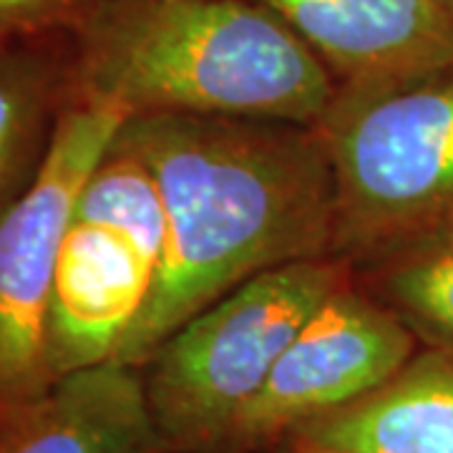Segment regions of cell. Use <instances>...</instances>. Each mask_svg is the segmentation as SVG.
Segmentation results:
<instances>
[{
	"label": "cell",
	"mask_w": 453,
	"mask_h": 453,
	"mask_svg": "<svg viewBox=\"0 0 453 453\" xmlns=\"http://www.w3.org/2000/svg\"><path fill=\"white\" fill-rule=\"evenodd\" d=\"M288 453H453V353L418 348L348 408L297 428Z\"/></svg>",
	"instance_id": "30bf717a"
},
{
	"label": "cell",
	"mask_w": 453,
	"mask_h": 453,
	"mask_svg": "<svg viewBox=\"0 0 453 453\" xmlns=\"http://www.w3.org/2000/svg\"><path fill=\"white\" fill-rule=\"evenodd\" d=\"M350 267L453 225V64L418 79L340 86L320 121Z\"/></svg>",
	"instance_id": "277c9868"
},
{
	"label": "cell",
	"mask_w": 453,
	"mask_h": 453,
	"mask_svg": "<svg viewBox=\"0 0 453 453\" xmlns=\"http://www.w3.org/2000/svg\"><path fill=\"white\" fill-rule=\"evenodd\" d=\"M164 250L166 219L157 179L119 129L65 226L46 325L53 380L119 363L157 288Z\"/></svg>",
	"instance_id": "5b68a950"
},
{
	"label": "cell",
	"mask_w": 453,
	"mask_h": 453,
	"mask_svg": "<svg viewBox=\"0 0 453 453\" xmlns=\"http://www.w3.org/2000/svg\"><path fill=\"white\" fill-rule=\"evenodd\" d=\"M129 113L73 91L31 184L0 211V421L56 383L46 325L65 226L91 169Z\"/></svg>",
	"instance_id": "8992f818"
},
{
	"label": "cell",
	"mask_w": 453,
	"mask_h": 453,
	"mask_svg": "<svg viewBox=\"0 0 453 453\" xmlns=\"http://www.w3.org/2000/svg\"><path fill=\"white\" fill-rule=\"evenodd\" d=\"M96 8V0H0V46L38 41L64 28L83 31Z\"/></svg>",
	"instance_id": "4fadbf2b"
},
{
	"label": "cell",
	"mask_w": 453,
	"mask_h": 453,
	"mask_svg": "<svg viewBox=\"0 0 453 453\" xmlns=\"http://www.w3.org/2000/svg\"><path fill=\"white\" fill-rule=\"evenodd\" d=\"M76 88L131 116L187 113L320 127L327 65L255 0H106L83 26Z\"/></svg>",
	"instance_id": "7a4b0ae2"
},
{
	"label": "cell",
	"mask_w": 453,
	"mask_h": 453,
	"mask_svg": "<svg viewBox=\"0 0 453 453\" xmlns=\"http://www.w3.org/2000/svg\"><path fill=\"white\" fill-rule=\"evenodd\" d=\"M353 277L342 257L250 277L181 323L139 368L166 453H222L297 330Z\"/></svg>",
	"instance_id": "3957f363"
},
{
	"label": "cell",
	"mask_w": 453,
	"mask_h": 453,
	"mask_svg": "<svg viewBox=\"0 0 453 453\" xmlns=\"http://www.w3.org/2000/svg\"><path fill=\"white\" fill-rule=\"evenodd\" d=\"M0 453H166L139 368L104 363L58 378L0 421Z\"/></svg>",
	"instance_id": "9c48e42d"
},
{
	"label": "cell",
	"mask_w": 453,
	"mask_h": 453,
	"mask_svg": "<svg viewBox=\"0 0 453 453\" xmlns=\"http://www.w3.org/2000/svg\"><path fill=\"white\" fill-rule=\"evenodd\" d=\"M73 91L76 58L38 41L0 46V211L35 177Z\"/></svg>",
	"instance_id": "8fae6325"
},
{
	"label": "cell",
	"mask_w": 453,
	"mask_h": 453,
	"mask_svg": "<svg viewBox=\"0 0 453 453\" xmlns=\"http://www.w3.org/2000/svg\"><path fill=\"white\" fill-rule=\"evenodd\" d=\"M418 348L401 318L350 277L297 330L222 453L285 446L297 428L380 388Z\"/></svg>",
	"instance_id": "52a82bcc"
},
{
	"label": "cell",
	"mask_w": 453,
	"mask_h": 453,
	"mask_svg": "<svg viewBox=\"0 0 453 453\" xmlns=\"http://www.w3.org/2000/svg\"><path fill=\"white\" fill-rule=\"evenodd\" d=\"M121 131L157 179L166 219L159 280L121 365L142 368L179 325L250 277L335 257V179L318 127L149 113Z\"/></svg>",
	"instance_id": "6da1fadb"
},
{
	"label": "cell",
	"mask_w": 453,
	"mask_h": 453,
	"mask_svg": "<svg viewBox=\"0 0 453 453\" xmlns=\"http://www.w3.org/2000/svg\"><path fill=\"white\" fill-rule=\"evenodd\" d=\"M434 3H438V5H441L443 11H449V13L453 16V0H434Z\"/></svg>",
	"instance_id": "5bb4252c"
},
{
	"label": "cell",
	"mask_w": 453,
	"mask_h": 453,
	"mask_svg": "<svg viewBox=\"0 0 453 453\" xmlns=\"http://www.w3.org/2000/svg\"><path fill=\"white\" fill-rule=\"evenodd\" d=\"M353 277L423 348L453 353V225L357 262Z\"/></svg>",
	"instance_id": "7c38bea8"
},
{
	"label": "cell",
	"mask_w": 453,
	"mask_h": 453,
	"mask_svg": "<svg viewBox=\"0 0 453 453\" xmlns=\"http://www.w3.org/2000/svg\"><path fill=\"white\" fill-rule=\"evenodd\" d=\"M338 86L418 79L453 64V16L434 0H255Z\"/></svg>",
	"instance_id": "ba28073f"
}]
</instances>
